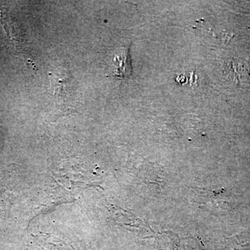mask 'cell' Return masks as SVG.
Here are the masks:
<instances>
[{
	"label": "cell",
	"instance_id": "1",
	"mask_svg": "<svg viewBox=\"0 0 250 250\" xmlns=\"http://www.w3.org/2000/svg\"><path fill=\"white\" fill-rule=\"evenodd\" d=\"M50 80L57 101L62 103L72 100V92L75 91V82L68 70L57 69L54 73L50 74Z\"/></svg>",
	"mask_w": 250,
	"mask_h": 250
},
{
	"label": "cell",
	"instance_id": "2",
	"mask_svg": "<svg viewBox=\"0 0 250 250\" xmlns=\"http://www.w3.org/2000/svg\"><path fill=\"white\" fill-rule=\"evenodd\" d=\"M113 57V72L114 76L124 80L131 76L132 73L129 48L126 47L121 49Z\"/></svg>",
	"mask_w": 250,
	"mask_h": 250
},
{
	"label": "cell",
	"instance_id": "3",
	"mask_svg": "<svg viewBox=\"0 0 250 250\" xmlns=\"http://www.w3.org/2000/svg\"><path fill=\"white\" fill-rule=\"evenodd\" d=\"M1 188H0V193H1Z\"/></svg>",
	"mask_w": 250,
	"mask_h": 250
}]
</instances>
